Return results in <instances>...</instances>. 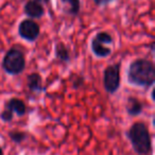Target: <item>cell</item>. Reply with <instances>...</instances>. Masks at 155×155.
I'll return each mask as SVG.
<instances>
[{
    "instance_id": "7",
    "label": "cell",
    "mask_w": 155,
    "mask_h": 155,
    "mask_svg": "<svg viewBox=\"0 0 155 155\" xmlns=\"http://www.w3.org/2000/svg\"><path fill=\"white\" fill-rule=\"evenodd\" d=\"M5 108L19 117L25 116L27 113L26 104L21 99H18V98H11V99L8 100V102L5 105Z\"/></svg>"
},
{
    "instance_id": "20",
    "label": "cell",
    "mask_w": 155,
    "mask_h": 155,
    "mask_svg": "<svg viewBox=\"0 0 155 155\" xmlns=\"http://www.w3.org/2000/svg\"><path fill=\"white\" fill-rule=\"evenodd\" d=\"M0 155H3V150L1 148V146H0Z\"/></svg>"
},
{
    "instance_id": "1",
    "label": "cell",
    "mask_w": 155,
    "mask_h": 155,
    "mask_svg": "<svg viewBox=\"0 0 155 155\" xmlns=\"http://www.w3.org/2000/svg\"><path fill=\"white\" fill-rule=\"evenodd\" d=\"M127 81L134 86L150 88L155 83V66L152 61L137 58L127 68Z\"/></svg>"
},
{
    "instance_id": "13",
    "label": "cell",
    "mask_w": 155,
    "mask_h": 155,
    "mask_svg": "<svg viewBox=\"0 0 155 155\" xmlns=\"http://www.w3.org/2000/svg\"><path fill=\"white\" fill-rule=\"evenodd\" d=\"M8 135H9L10 139H11L14 143H17V144L24 142L25 140L27 139V137H28V134L22 131H11V132H9Z\"/></svg>"
},
{
    "instance_id": "16",
    "label": "cell",
    "mask_w": 155,
    "mask_h": 155,
    "mask_svg": "<svg viewBox=\"0 0 155 155\" xmlns=\"http://www.w3.org/2000/svg\"><path fill=\"white\" fill-rule=\"evenodd\" d=\"M13 116H14L13 113H11L10 110L5 108V110H2V113L0 114V119H1L3 122H11V121L13 120Z\"/></svg>"
},
{
    "instance_id": "6",
    "label": "cell",
    "mask_w": 155,
    "mask_h": 155,
    "mask_svg": "<svg viewBox=\"0 0 155 155\" xmlns=\"http://www.w3.org/2000/svg\"><path fill=\"white\" fill-rule=\"evenodd\" d=\"M24 12L29 19H38L45 14V9L43 5L36 2L35 0H28L24 7Z\"/></svg>"
},
{
    "instance_id": "11",
    "label": "cell",
    "mask_w": 155,
    "mask_h": 155,
    "mask_svg": "<svg viewBox=\"0 0 155 155\" xmlns=\"http://www.w3.org/2000/svg\"><path fill=\"white\" fill-rule=\"evenodd\" d=\"M63 5V12L69 16H78L81 10L80 0H60Z\"/></svg>"
},
{
    "instance_id": "2",
    "label": "cell",
    "mask_w": 155,
    "mask_h": 155,
    "mask_svg": "<svg viewBox=\"0 0 155 155\" xmlns=\"http://www.w3.org/2000/svg\"><path fill=\"white\" fill-rule=\"evenodd\" d=\"M125 135L137 155H150L152 153V137L144 122L138 121L133 123Z\"/></svg>"
},
{
    "instance_id": "15",
    "label": "cell",
    "mask_w": 155,
    "mask_h": 155,
    "mask_svg": "<svg viewBox=\"0 0 155 155\" xmlns=\"http://www.w3.org/2000/svg\"><path fill=\"white\" fill-rule=\"evenodd\" d=\"M84 83V79H83L81 75H77V74H73L71 77V84H72L73 88L78 89L79 87H81Z\"/></svg>"
},
{
    "instance_id": "12",
    "label": "cell",
    "mask_w": 155,
    "mask_h": 155,
    "mask_svg": "<svg viewBox=\"0 0 155 155\" xmlns=\"http://www.w3.org/2000/svg\"><path fill=\"white\" fill-rule=\"evenodd\" d=\"M54 55L58 60H60L63 63H69L71 60L68 48L62 41H58L54 46Z\"/></svg>"
},
{
    "instance_id": "17",
    "label": "cell",
    "mask_w": 155,
    "mask_h": 155,
    "mask_svg": "<svg viewBox=\"0 0 155 155\" xmlns=\"http://www.w3.org/2000/svg\"><path fill=\"white\" fill-rule=\"evenodd\" d=\"M93 1L97 7H106L114 2L115 0H93Z\"/></svg>"
},
{
    "instance_id": "5",
    "label": "cell",
    "mask_w": 155,
    "mask_h": 155,
    "mask_svg": "<svg viewBox=\"0 0 155 155\" xmlns=\"http://www.w3.org/2000/svg\"><path fill=\"white\" fill-rule=\"evenodd\" d=\"M39 33H41V27L33 19H28V18L24 19L18 27L19 36L29 43H33L36 41L39 36Z\"/></svg>"
},
{
    "instance_id": "9",
    "label": "cell",
    "mask_w": 155,
    "mask_h": 155,
    "mask_svg": "<svg viewBox=\"0 0 155 155\" xmlns=\"http://www.w3.org/2000/svg\"><path fill=\"white\" fill-rule=\"evenodd\" d=\"M125 110H127V113L129 116L137 117L143 110V104L137 98L129 97L127 101V105H125Z\"/></svg>"
},
{
    "instance_id": "14",
    "label": "cell",
    "mask_w": 155,
    "mask_h": 155,
    "mask_svg": "<svg viewBox=\"0 0 155 155\" xmlns=\"http://www.w3.org/2000/svg\"><path fill=\"white\" fill-rule=\"evenodd\" d=\"M95 38H97L99 41L103 43L104 45H112L114 43V39H113V36L107 32H99L95 35Z\"/></svg>"
},
{
    "instance_id": "18",
    "label": "cell",
    "mask_w": 155,
    "mask_h": 155,
    "mask_svg": "<svg viewBox=\"0 0 155 155\" xmlns=\"http://www.w3.org/2000/svg\"><path fill=\"white\" fill-rule=\"evenodd\" d=\"M35 1L41 3V5H47V3H49L50 0H35Z\"/></svg>"
},
{
    "instance_id": "19",
    "label": "cell",
    "mask_w": 155,
    "mask_h": 155,
    "mask_svg": "<svg viewBox=\"0 0 155 155\" xmlns=\"http://www.w3.org/2000/svg\"><path fill=\"white\" fill-rule=\"evenodd\" d=\"M154 93H155V91H154V89H152V91H151V98H152L153 101L155 100V98H154Z\"/></svg>"
},
{
    "instance_id": "10",
    "label": "cell",
    "mask_w": 155,
    "mask_h": 155,
    "mask_svg": "<svg viewBox=\"0 0 155 155\" xmlns=\"http://www.w3.org/2000/svg\"><path fill=\"white\" fill-rule=\"evenodd\" d=\"M91 48L93 53L97 58H107L112 54V49L110 47H106L103 43L99 41L95 37H93V39H91Z\"/></svg>"
},
{
    "instance_id": "3",
    "label": "cell",
    "mask_w": 155,
    "mask_h": 155,
    "mask_svg": "<svg viewBox=\"0 0 155 155\" xmlns=\"http://www.w3.org/2000/svg\"><path fill=\"white\" fill-rule=\"evenodd\" d=\"M2 69L11 75L20 74L26 69V58L21 50L11 48L7 51L1 63Z\"/></svg>"
},
{
    "instance_id": "4",
    "label": "cell",
    "mask_w": 155,
    "mask_h": 155,
    "mask_svg": "<svg viewBox=\"0 0 155 155\" xmlns=\"http://www.w3.org/2000/svg\"><path fill=\"white\" fill-rule=\"evenodd\" d=\"M120 63L107 66L103 71V87L113 95L120 87Z\"/></svg>"
},
{
    "instance_id": "8",
    "label": "cell",
    "mask_w": 155,
    "mask_h": 155,
    "mask_svg": "<svg viewBox=\"0 0 155 155\" xmlns=\"http://www.w3.org/2000/svg\"><path fill=\"white\" fill-rule=\"evenodd\" d=\"M27 87L32 93H41L45 91L43 86V79L37 72H32L27 77Z\"/></svg>"
}]
</instances>
